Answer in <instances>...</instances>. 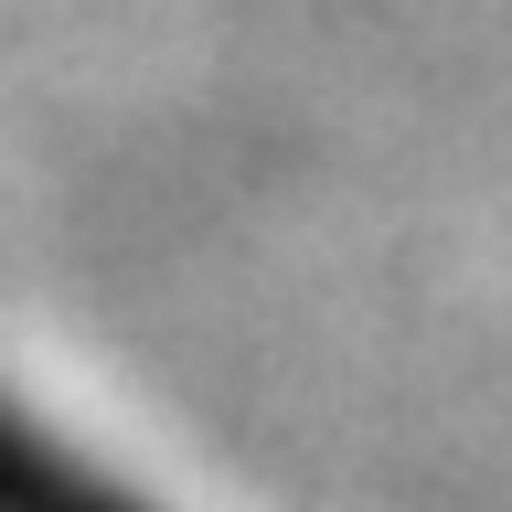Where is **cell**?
I'll return each mask as SVG.
<instances>
[{
  "label": "cell",
  "mask_w": 512,
  "mask_h": 512,
  "mask_svg": "<svg viewBox=\"0 0 512 512\" xmlns=\"http://www.w3.org/2000/svg\"><path fill=\"white\" fill-rule=\"evenodd\" d=\"M0 512H139L118 480H96L86 459H64L54 438H32L22 416H0Z\"/></svg>",
  "instance_id": "1"
}]
</instances>
